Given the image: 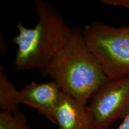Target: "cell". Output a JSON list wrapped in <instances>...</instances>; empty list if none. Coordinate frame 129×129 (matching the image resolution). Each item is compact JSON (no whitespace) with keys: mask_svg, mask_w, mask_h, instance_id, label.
I'll return each mask as SVG.
<instances>
[{"mask_svg":"<svg viewBox=\"0 0 129 129\" xmlns=\"http://www.w3.org/2000/svg\"><path fill=\"white\" fill-rule=\"evenodd\" d=\"M41 75L50 77L62 92L87 105L93 94L109 80L88 50L82 30L71 28L60 51Z\"/></svg>","mask_w":129,"mask_h":129,"instance_id":"1","label":"cell"},{"mask_svg":"<svg viewBox=\"0 0 129 129\" xmlns=\"http://www.w3.org/2000/svg\"><path fill=\"white\" fill-rule=\"evenodd\" d=\"M35 4L38 20L34 28H26L20 22L16 25L14 64L17 71L46 68L63 47L71 29L50 4L37 0Z\"/></svg>","mask_w":129,"mask_h":129,"instance_id":"2","label":"cell"},{"mask_svg":"<svg viewBox=\"0 0 129 129\" xmlns=\"http://www.w3.org/2000/svg\"><path fill=\"white\" fill-rule=\"evenodd\" d=\"M82 32L88 50L109 80L129 76V26L93 22Z\"/></svg>","mask_w":129,"mask_h":129,"instance_id":"3","label":"cell"},{"mask_svg":"<svg viewBox=\"0 0 129 129\" xmlns=\"http://www.w3.org/2000/svg\"><path fill=\"white\" fill-rule=\"evenodd\" d=\"M87 106L92 129H107L129 114V76L109 80L95 92Z\"/></svg>","mask_w":129,"mask_h":129,"instance_id":"4","label":"cell"},{"mask_svg":"<svg viewBox=\"0 0 129 129\" xmlns=\"http://www.w3.org/2000/svg\"><path fill=\"white\" fill-rule=\"evenodd\" d=\"M62 90L54 81L27 84L20 90L19 102L35 109L52 123H55L54 112L62 94Z\"/></svg>","mask_w":129,"mask_h":129,"instance_id":"5","label":"cell"},{"mask_svg":"<svg viewBox=\"0 0 129 129\" xmlns=\"http://www.w3.org/2000/svg\"><path fill=\"white\" fill-rule=\"evenodd\" d=\"M87 106L62 92L54 112L56 124L59 129H92Z\"/></svg>","mask_w":129,"mask_h":129,"instance_id":"6","label":"cell"},{"mask_svg":"<svg viewBox=\"0 0 129 129\" xmlns=\"http://www.w3.org/2000/svg\"><path fill=\"white\" fill-rule=\"evenodd\" d=\"M20 90L10 81L2 64L0 65V108L3 111L18 110Z\"/></svg>","mask_w":129,"mask_h":129,"instance_id":"7","label":"cell"},{"mask_svg":"<svg viewBox=\"0 0 129 129\" xmlns=\"http://www.w3.org/2000/svg\"><path fill=\"white\" fill-rule=\"evenodd\" d=\"M0 129H31L26 117L18 110L0 112Z\"/></svg>","mask_w":129,"mask_h":129,"instance_id":"8","label":"cell"},{"mask_svg":"<svg viewBox=\"0 0 129 129\" xmlns=\"http://www.w3.org/2000/svg\"><path fill=\"white\" fill-rule=\"evenodd\" d=\"M103 4L129 9V0H102Z\"/></svg>","mask_w":129,"mask_h":129,"instance_id":"9","label":"cell"},{"mask_svg":"<svg viewBox=\"0 0 129 129\" xmlns=\"http://www.w3.org/2000/svg\"><path fill=\"white\" fill-rule=\"evenodd\" d=\"M117 129H129V114L123 119L122 122Z\"/></svg>","mask_w":129,"mask_h":129,"instance_id":"10","label":"cell"}]
</instances>
